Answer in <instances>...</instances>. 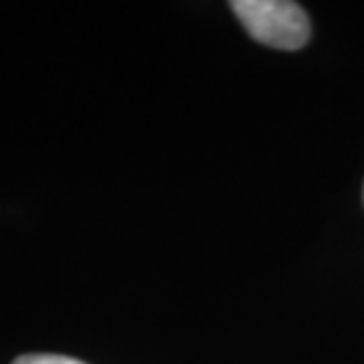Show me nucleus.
Wrapping results in <instances>:
<instances>
[{"instance_id": "obj_1", "label": "nucleus", "mask_w": 364, "mask_h": 364, "mask_svg": "<svg viewBox=\"0 0 364 364\" xmlns=\"http://www.w3.org/2000/svg\"><path fill=\"white\" fill-rule=\"evenodd\" d=\"M253 41L277 50H298L310 38V19L291 0H235L230 5Z\"/></svg>"}, {"instance_id": "obj_2", "label": "nucleus", "mask_w": 364, "mask_h": 364, "mask_svg": "<svg viewBox=\"0 0 364 364\" xmlns=\"http://www.w3.org/2000/svg\"><path fill=\"white\" fill-rule=\"evenodd\" d=\"M12 364H85L74 358H64V355H50V353H36V355H21Z\"/></svg>"}]
</instances>
